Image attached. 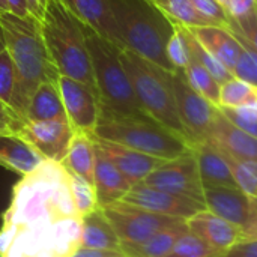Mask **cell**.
<instances>
[{
  "mask_svg": "<svg viewBox=\"0 0 257 257\" xmlns=\"http://www.w3.org/2000/svg\"><path fill=\"white\" fill-rule=\"evenodd\" d=\"M81 247L69 173L45 160L12 190L0 227L2 257H69Z\"/></svg>",
  "mask_w": 257,
  "mask_h": 257,
  "instance_id": "cell-1",
  "label": "cell"
},
{
  "mask_svg": "<svg viewBox=\"0 0 257 257\" xmlns=\"http://www.w3.org/2000/svg\"><path fill=\"white\" fill-rule=\"evenodd\" d=\"M6 51L17 71V89L12 110L24 120L27 105L35 90L45 81H57L56 69L47 50L41 21L29 17H17L11 12L0 15Z\"/></svg>",
  "mask_w": 257,
  "mask_h": 257,
  "instance_id": "cell-2",
  "label": "cell"
},
{
  "mask_svg": "<svg viewBox=\"0 0 257 257\" xmlns=\"http://www.w3.org/2000/svg\"><path fill=\"white\" fill-rule=\"evenodd\" d=\"M116 23L117 45L148 62L173 72L167 45L173 35V21L151 0H110Z\"/></svg>",
  "mask_w": 257,
  "mask_h": 257,
  "instance_id": "cell-3",
  "label": "cell"
},
{
  "mask_svg": "<svg viewBox=\"0 0 257 257\" xmlns=\"http://www.w3.org/2000/svg\"><path fill=\"white\" fill-rule=\"evenodd\" d=\"M41 29L59 74L78 80L96 90L86 26L60 0H48Z\"/></svg>",
  "mask_w": 257,
  "mask_h": 257,
  "instance_id": "cell-4",
  "label": "cell"
},
{
  "mask_svg": "<svg viewBox=\"0 0 257 257\" xmlns=\"http://www.w3.org/2000/svg\"><path fill=\"white\" fill-rule=\"evenodd\" d=\"M93 136L164 161L193 152V145L184 136L169 130L151 116L99 113Z\"/></svg>",
  "mask_w": 257,
  "mask_h": 257,
  "instance_id": "cell-5",
  "label": "cell"
},
{
  "mask_svg": "<svg viewBox=\"0 0 257 257\" xmlns=\"http://www.w3.org/2000/svg\"><path fill=\"white\" fill-rule=\"evenodd\" d=\"M86 39L101 113L117 116H148L136 98L130 77L120 60V48L90 30L87 26Z\"/></svg>",
  "mask_w": 257,
  "mask_h": 257,
  "instance_id": "cell-6",
  "label": "cell"
},
{
  "mask_svg": "<svg viewBox=\"0 0 257 257\" xmlns=\"http://www.w3.org/2000/svg\"><path fill=\"white\" fill-rule=\"evenodd\" d=\"M120 60L130 77L142 110L154 120L188 140L185 128L179 119L170 84V72L125 48H120Z\"/></svg>",
  "mask_w": 257,
  "mask_h": 257,
  "instance_id": "cell-7",
  "label": "cell"
},
{
  "mask_svg": "<svg viewBox=\"0 0 257 257\" xmlns=\"http://www.w3.org/2000/svg\"><path fill=\"white\" fill-rule=\"evenodd\" d=\"M101 209L117 233L122 247L143 244L157 233L185 223V220L158 215L130 205L123 200L111 203Z\"/></svg>",
  "mask_w": 257,
  "mask_h": 257,
  "instance_id": "cell-8",
  "label": "cell"
},
{
  "mask_svg": "<svg viewBox=\"0 0 257 257\" xmlns=\"http://www.w3.org/2000/svg\"><path fill=\"white\" fill-rule=\"evenodd\" d=\"M170 84L173 89L179 119L185 128L188 140L191 145L206 142L220 108L199 95L188 84L181 69L170 72Z\"/></svg>",
  "mask_w": 257,
  "mask_h": 257,
  "instance_id": "cell-9",
  "label": "cell"
},
{
  "mask_svg": "<svg viewBox=\"0 0 257 257\" xmlns=\"http://www.w3.org/2000/svg\"><path fill=\"white\" fill-rule=\"evenodd\" d=\"M143 184L203 203V184L193 152L164 161L143 181Z\"/></svg>",
  "mask_w": 257,
  "mask_h": 257,
  "instance_id": "cell-10",
  "label": "cell"
},
{
  "mask_svg": "<svg viewBox=\"0 0 257 257\" xmlns=\"http://www.w3.org/2000/svg\"><path fill=\"white\" fill-rule=\"evenodd\" d=\"M74 133L68 120H21L14 131L44 160L54 163L65 160Z\"/></svg>",
  "mask_w": 257,
  "mask_h": 257,
  "instance_id": "cell-11",
  "label": "cell"
},
{
  "mask_svg": "<svg viewBox=\"0 0 257 257\" xmlns=\"http://www.w3.org/2000/svg\"><path fill=\"white\" fill-rule=\"evenodd\" d=\"M57 86L62 95L68 122L74 131L93 134L101 113L96 90L78 80L65 75H59Z\"/></svg>",
  "mask_w": 257,
  "mask_h": 257,
  "instance_id": "cell-12",
  "label": "cell"
},
{
  "mask_svg": "<svg viewBox=\"0 0 257 257\" xmlns=\"http://www.w3.org/2000/svg\"><path fill=\"white\" fill-rule=\"evenodd\" d=\"M123 202L158 215L179 218L185 221L194 214L206 209V206L202 202L176 196L167 191H161L143 182L133 185L130 193L123 197Z\"/></svg>",
  "mask_w": 257,
  "mask_h": 257,
  "instance_id": "cell-13",
  "label": "cell"
},
{
  "mask_svg": "<svg viewBox=\"0 0 257 257\" xmlns=\"http://www.w3.org/2000/svg\"><path fill=\"white\" fill-rule=\"evenodd\" d=\"M93 142L104 152V155L119 169V172L130 181L131 185L143 182L155 169H158L164 163V160H158L155 157L120 146L117 143L98 139L95 136Z\"/></svg>",
  "mask_w": 257,
  "mask_h": 257,
  "instance_id": "cell-14",
  "label": "cell"
},
{
  "mask_svg": "<svg viewBox=\"0 0 257 257\" xmlns=\"http://www.w3.org/2000/svg\"><path fill=\"white\" fill-rule=\"evenodd\" d=\"M208 142L215 145L226 157L232 160L257 161V139L232 123L221 110H218L215 116Z\"/></svg>",
  "mask_w": 257,
  "mask_h": 257,
  "instance_id": "cell-15",
  "label": "cell"
},
{
  "mask_svg": "<svg viewBox=\"0 0 257 257\" xmlns=\"http://www.w3.org/2000/svg\"><path fill=\"white\" fill-rule=\"evenodd\" d=\"M187 227L191 233L206 242L211 248L221 253L236 242L244 239L242 230L227 220L203 209L187 220Z\"/></svg>",
  "mask_w": 257,
  "mask_h": 257,
  "instance_id": "cell-16",
  "label": "cell"
},
{
  "mask_svg": "<svg viewBox=\"0 0 257 257\" xmlns=\"http://www.w3.org/2000/svg\"><path fill=\"white\" fill-rule=\"evenodd\" d=\"M203 205L208 211L242 230L250 215L251 199L238 188L203 187Z\"/></svg>",
  "mask_w": 257,
  "mask_h": 257,
  "instance_id": "cell-17",
  "label": "cell"
},
{
  "mask_svg": "<svg viewBox=\"0 0 257 257\" xmlns=\"http://www.w3.org/2000/svg\"><path fill=\"white\" fill-rule=\"evenodd\" d=\"M93 187H95L99 208L123 200V197L130 193L133 187L130 181L119 172V169L104 155V152L96 145H95Z\"/></svg>",
  "mask_w": 257,
  "mask_h": 257,
  "instance_id": "cell-18",
  "label": "cell"
},
{
  "mask_svg": "<svg viewBox=\"0 0 257 257\" xmlns=\"http://www.w3.org/2000/svg\"><path fill=\"white\" fill-rule=\"evenodd\" d=\"M193 154L197 161L203 187H227L238 188L233 179L230 160L211 142L193 145ZM239 190V188H238Z\"/></svg>",
  "mask_w": 257,
  "mask_h": 257,
  "instance_id": "cell-19",
  "label": "cell"
},
{
  "mask_svg": "<svg viewBox=\"0 0 257 257\" xmlns=\"http://www.w3.org/2000/svg\"><path fill=\"white\" fill-rule=\"evenodd\" d=\"M84 26L117 45L116 23L110 0H60ZM119 47V45H117Z\"/></svg>",
  "mask_w": 257,
  "mask_h": 257,
  "instance_id": "cell-20",
  "label": "cell"
},
{
  "mask_svg": "<svg viewBox=\"0 0 257 257\" xmlns=\"http://www.w3.org/2000/svg\"><path fill=\"white\" fill-rule=\"evenodd\" d=\"M190 32L217 60H220L233 74V69L242 53V45L227 27H191Z\"/></svg>",
  "mask_w": 257,
  "mask_h": 257,
  "instance_id": "cell-21",
  "label": "cell"
},
{
  "mask_svg": "<svg viewBox=\"0 0 257 257\" xmlns=\"http://www.w3.org/2000/svg\"><path fill=\"white\" fill-rule=\"evenodd\" d=\"M45 160L17 134H0V166L21 176L32 173Z\"/></svg>",
  "mask_w": 257,
  "mask_h": 257,
  "instance_id": "cell-22",
  "label": "cell"
},
{
  "mask_svg": "<svg viewBox=\"0 0 257 257\" xmlns=\"http://www.w3.org/2000/svg\"><path fill=\"white\" fill-rule=\"evenodd\" d=\"M81 247L122 251V244L101 208L81 218Z\"/></svg>",
  "mask_w": 257,
  "mask_h": 257,
  "instance_id": "cell-23",
  "label": "cell"
},
{
  "mask_svg": "<svg viewBox=\"0 0 257 257\" xmlns=\"http://www.w3.org/2000/svg\"><path fill=\"white\" fill-rule=\"evenodd\" d=\"M24 120H68L57 81H45L35 90Z\"/></svg>",
  "mask_w": 257,
  "mask_h": 257,
  "instance_id": "cell-24",
  "label": "cell"
},
{
  "mask_svg": "<svg viewBox=\"0 0 257 257\" xmlns=\"http://www.w3.org/2000/svg\"><path fill=\"white\" fill-rule=\"evenodd\" d=\"M68 172L93 184L95 169V142L92 134L74 133L65 160L60 163Z\"/></svg>",
  "mask_w": 257,
  "mask_h": 257,
  "instance_id": "cell-25",
  "label": "cell"
},
{
  "mask_svg": "<svg viewBox=\"0 0 257 257\" xmlns=\"http://www.w3.org/2000/svg\"><path fill=\"white\" fill-rule=\"evenodd\" d=\"M188 230L187 221L181 226L166 229L151 239L139 245H126L122 247V253L126 257H166L173 248L175 242L181 235Z\"/></svg>",
  "mask_w": 257,
  "mask_h": 257,
  "instance_id": "cell-26",
  "label": "cell"
},
{
  "mask_svg": "<svg viewBox=\"0 0 257 257\" xmlns=\"http://www.w3.org/2000/svg\"><path fill=\"white\" fill-rule=\"evenodd\" d=\"M155 5L173 21L188 29L215 26L211 20L202 15L191 0H155Z\"/></svg>",
  "mask_w": 257,
  "mask_h": 257,
  "instance_id": "cell-27",
  "label": "cell"
},
{
  "mask_svg": "<svg viewBox=\"0 0 257 257\" xmlns=\"http://www.w3.org/2000/svg\"><path fill=\"white\" fill-rule=\"evenodd\" d=\"M220 107L221 108H244L256 107L257 108V87L233 77L230 81L221 86L220 92Z\"/></svg>",
  "mask_w": 257,
  "mask_h": 257,
  "instance_id": "cell-28",
  "label": "cell"
},
{
  "mask_svg": "<svg viewBox=\"0 0 257 257\" xmlns=\"http://www.w3.org/2000/svg\"><path fill=\"white\" fill-rule=\"evenodd\" d=\"M184 75L188 81V84L203 98H206L209 102L214 105L220 107V92H221V84L214 78V75L205 69L202 65L197 62H191L184 71Z\"/></svg>",
  "mask_w": 257,
  "mask_h": 257,
  "instance_id": "cell-29",
  "label": "cell"
},
{
  "mask_svg": "<svg viewBox=\"0 0 257 257\" xmlns=\"http://www.w3.org/2000/svg\"><path fill=\"white\" fill-rule=\"evenodd\" d=\"M188 29V27H187ZM188 41H190V50H191V57H193V60L194 62H197L199 65H202L205 69H208L212 75H214V78L223 86L224 83H227V81H230L235 75L220 62V60H217L196 38H194V35L190 32V29H188Z\"/></svg>",
  "mask_w": 257,
  "mask_h": 257,
  "instance_id": "cell-30",
  "label": "cell"
},
{
  "mask_svg": "<svg viewBox=\"0 0 257 257\" xmlns=\"http://www.w3.org/2000/svg\"><path fill=\"white\" fill-rule=\"evenodd\" d=\"M68 173H69V187H71L74 205H75L78 217L83 218L87 214H90L99 208L98 200H96L95 187H93V184L87 182L86 179H83L71 172H68Z\"/></svg>",
  "mask_w": 257,
  "mask_h": 257,
  "instance_id": "cell-31",
  "label": "cell"
},
{
  "mask_svg": "<svg viewBox=\"0 0 257 257\" xmlns=\"http://www.w3.org/2000/svg\"><path fill=\"white\" fill-rule=\"evenodd\" d=\"M173 26L175 29L167 45V56L175 69L184 71L193 62L188 41V29L178 23H173Z\"/></svg>",
  "mask_w": 257,
  "mask_h": 257,
  "instance_id": "cell-32",
  "label": "cell"
},
{
  "mask_svg": "<svg viewBox=\"0 0 257 257\" xmlns=\"http://www.w3.org/2000/svg\"><path fill=\"white\" fill-rule=\"evenodd\" d=\"M218 254V251H215L194 233L187 230L178 238L173 248L166 257H217Z\"/></svg>",
  "mask_w": 257,
  "mask_h": 257,
  "instance_id": "cell-33",
  "label": "cell"
},
{
  "mask_svg": "<svg viewBox=\"0 0 257 257\" xmlns=\"http://www.w3.org/2000/svg\"><path fill=\"white\" fill-rule=\"evenodd\" d=\"M229 158V157H227ZM230 160L233 179L236 187L250 199L257 197V161L253 160Z\"/></svg>",
  "mask_w": 257,
  "mask_h": 257,
  "instance_id": "cell-34",
  "label": "cell"
},
{
  "mask_svg": "<svg viewBox=\"0 0 257 257\" xmlns=\"http://www.w3.org/2000/svg\"><path fill=\"white\" fill-rule=\"evenodd\" d=\"M227 29L242 45L257 51V6L241 18H230Z\"/></svg>",
  "mask_w": 257,
  "mask_h": 257,
  "instance_id": "cell-35",
  "label": "cell"
},
{
  "mask_svg": "<svg viewBox=\"0 0 257 257\" xmlns=\"http://www.w3.org/2000/svg\"><path fill=\"white\" fill-rule=\"evenodd\" d=\"M17 89V71L9 53H0V101L12 108V101Z\"/></svg>",
  "mask_w": 257,
  "mask_h": 257,
  "instance_id": "cell-36",
  "label": "cell"
},
{
  "mask_svg": "<svg viewBox=\"0 0 257 257\" xmlns=\"http://www.w3.org/2000/svg\"><path fill=\"white\" fill-rule=\"evenodd\" d=\"M223 114L236 126H239L247 134L257 139V108L256 107H244V108H221Z\"/></svg>",
  "mask_w": 257,
  "mask_h": 257,
  "instance_id": "cell-37",
  "label": "cell"
},
{
  "mask_svg": "<svg viewBox=\"0 0 257 257\" xmlns=\"http://www.w3.org/2000/svg\"><path fill=\"white\" fill-rule=\"evenodd\" d=\"M233 75L257 87V51L242 45V53L233 69Z\"/></svg>",
  "mask_w": 257,
  "mask_h": 257,
  "instance_id": "cell-38",
  "label": "cell"
},
{
  "mask_svg": "<svg viewBox=\"0 0 257 257\" xmlns=\"http://www.w3.org/2000/svg\"><path fill=\"white\" fill-rule=\"evenodd\" d=\"M197 11L205 15L208 20H211L215 26L227 27L230 23V17L224 6H221L217 0H191Z\"/></svg>",
  "mask_w": 257,
  "mask_h": 257,
  "instance_id": "cell-39",
  "label": "cell"
},
{
  "mask_svg": "<svg viewBox=\"0 0 257 257\" xmlns=\"http://www.w3.org/2000/svg\"><path fill=\"white\" fill-rule=\"evenodd\" d=\"M217 257H257V239H242Z\"/></svg>",
  "mask_w": 257,
  "mask_h": 257,
  "instance_id": "cell-40",
  "label": "cell"
},
{
  "mask_svg": "<svg viewBox=\"0 0 257 257\" xmlns=\"http://www.w3.org/2000/svg\"><path fill=\"white\" fill-rule=\"evenodd\" d=\"M23 119L3 101H0V134H12Z\"/></svg>",
  "mask_w": 257,
  "mask_h": 257,
  "instance_id": "cell-41",
  "label": "cell"
},
{
  "mask_svg": "<svg viewBox=\"0 0 257 257\" xmlns=\"http://www.w3.org/2000/svg\"><path fill=\"white\" fill-rule=\"evenodd\" d=\"M257 6V0H230L226 11L230 18H241Z\"/></svg>",
  "mask_w": 257,
  "mask_h": 257,
  "instance_id": "cell-42",
  "label": "cell"
},
{
  "mask_svg": "<svg viewBox=\"0 0 257 257\" xmlns=\"http://www.w3.org/2000/svg\"><path fill=\"white\" fill-rule=\"evenodd\" d=\"M242 235L244 239H257V197L251 199L250 205V215L242 227Z\"/></svg>",
  "mask_w": 257,
  "mask_h": 257,
  "instance_id": "cell-43",
  "label": "cell"
},
{
  "mask_svg": "<svg viewBox=\"0 0 257 257\" xmlns=\"http://www.w3.org/2000/svg\"><path fill=\"white\" fill-rule=\"evenodd\" d=\"M69 257H126L122 251H108V250H96L78 247Z\"/></svg>",
  "mask_w": 257,
  "mask_h": 257,
  "instance_id": "cell-44",
  "label": "cell"
},
{
  "mask_svg": "<svg viewBox=\"0 0 257 257\" xmlns=\"http://www.w3.org/2000/svg\"><path fill=\"white\" fill-rule=\"evenodd\" d=\"M48 0H27L29 5V14L36 18L38 21H42L44 14H45V8H47Z\"/></svg>",
  "mask_w": 257,
  "mask_h": 257,
  "instance_id": "cell-45",
  "label": "cell"
},
{
  "mask_svg": "<svg viewBox=\"0 0 257 257\" xmlns=\"http://www.w3.org/2000/svg\"><path fill=\"white\" fill-rule=\"evenodd\" d=\"M9 6V12L17 17H29V5L27 0H6Z\"/></svg>",
  "mask_w": 257,
  "mask_h": 257,
  "instance_id": "cell-46",
  "label": "cell"
},
{
  "mask_svg": "<svg viewBox=\"0 0 257 257\" xmlns=\"http://www.w3.org/2000/svg\"><path fill=\"white\" fill-rule=\"evenodd\" d=\"M6 50V44H5V35H3V27L0 23V53Z\"/></svg>",
  "mask_w": 257,
  "mask_h": 257,
  "instance_id": "cell-47",
  "label": "cell"
},
{
  "mask_svg": "<svg viewBox=\"0 0 257 257\" xmlns=\"http://www.w3.org/2000/svg\"><path fill=\"white\" fill-rule=\"evenodd\" d=\"M9 12V6L6 0H0V15L2 14H8Z\"/></svg>",
  "mask_w": 257,
  "mask_h": 257,
  "instance_id": "cell-48",
  "label": "cell"
},
{
  "mask_svg": "<svg viewBox=\"0 0 257 257\" xmlns=\"http://www.w3.org/2000/svg\"><path fill=\"white\" fill-rule=\"evenodd\" d=\"M217 2H218L221 6H224V9H226V8H227V5L230 3V0H217Z\"/></svg>",
  "mask_w": 257,
  "mask_h": 257,
  "instance_id": "cell-49",
  "label": "cell"
},
{
  "mask_svg": "<svg viewBox=\"0 0 257 257\" xmlns=\"http://www.w3.org/2000/svg\"><path fill=\"white\" fill-rule=\"evenodd\" d=\"M151 2H154V3H155V0H151Z\"/></svg>",
  "mask_w": 257,
  "mask_h": 257,
  "instance_id": "cell-50",
  "label": "cell"
},
{
  "mask_svg": "<svg viewBox=\"0 0 257 257\" xmlns=\"http://www.w3.org/2000/svg\"><path fill=\"white\" fill-rule=\"evenodd\" d=\"M0 257H2V256H0Z\"/></svg>",
  "mask_w": 257,
  "mask_h": 257,
  "instance_id": "cell-51",
  "label": "cell"
}]
</instances>
